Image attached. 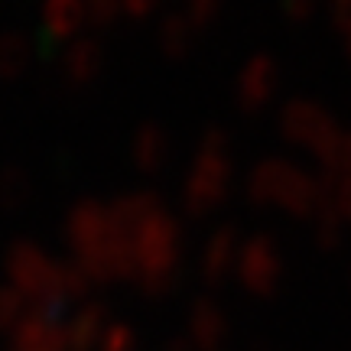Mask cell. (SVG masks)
<instances>
[{"mask_svg": "<svg viewBox=\"0 0 351 351\" xmlns=\"http://www.w3.org/2000/svg\"><path fill=\"white\" fill-rule=\"evenodd\" d=\"M283 10H287L289 20L302 23V20H306V16L315 10V0H283Z\"/></svg>", "mask_w": 351, "mask_h": 351, "instance_id": "cell-7", "label": "cell"}, {"mask_svg": "<svg viewBox=\"0 0 351 351\" xmlns=\"http://www.w3.org/2000/svg\"><path fill=\"white\" fill-rule=\"evenodd\" d=\"M276 88V69L270 59H254L247 69H244V75H241V101L247 104V108H257V104H267V98L274 95Z\"/></svg>", "mask_w": 351, "mask_h": 351, "instance_id": "cell-3", "label": "cell"}, {"mask_svg": "<svg viewBox=\"0 0 351 351\" xmlns=\"http://www.w3.org/2000/svg\"><path fill=\"white\" fill-rule=\"evenodd\" d=\"M332 23L339 29L351 26V0H332Z\"/></svg>", "mask_w": 351, "mask_h": 351, "instance_id": "cell-8", "label": "cell"}, {"mask_svg": "<svg viewBox=\"0 0 351 351\" xmlns=\"http://www.w3.org/2000/svg\"><path fill=\"white\" fill-rule=\"evenodd\" d=\"M326 114L319 111L315 104H309V101H296V104H289L287 111H283V134H287L289 140H300V143H306V137L315 130V124L322 121Z\"/></svg>", "mask_w": 351, "mask_h": 351, "instance_id": "cell-4", "label": "cell"}, {"mask_svg": "<svg viewBox=\"0 0 351 351\" xmlns=\"http://www.w3.org/2000/svg\"><path fill=\"white\" fill-rule=\"evenodd\" d=\"M276 199L283 202L289 212H296V215L315 212V205H319V186H315L306 173H300V169L287 166L283 182H280V195H276Z\"/></svg>", "mask_w": 351, "mask_h": 351, "instance_id": "cell-2", "label": "cell"}, {"mask_svg": "<svg viewBox=\"0 0 351 351\" xmlns=\"http://www.w3.org/2000/svg\"><path fill=\"white\" fill-rule=\"evenodd\" d=\"M341 36H345V52L351 56V26H345V29H341Z\"/></svg>", "mask_w": 351, "mask_h": 351, "instance_id": "cell-11", "label": "cell"}, {"mask_svg": "<svg viewBox=\"0 0 351 351\" xmlns=\"http://www.w3.org/2000/svg\"><path fill=\"white\" fill-rule=\"evenodd\" d=\"M241 280L254 289V293H270L283 276V261L274 251V244L267 238L251 241L244 254H241Z\"/></svg>", "mask_w": 351, "mask_h": 351, "instance_id": "cell-1", "label": "cell"}, {"mask_svg": "<svg viewBox=\"0 0 351 351\" xmlns=\"http://www.w3.org/2000/svg\"><path fill=\"white\" fill-rule=\"evenodd\" d=\"M82 16H85V0H49L46 7V23L59 36L72 33L82 23Z\"/></svg>", "mask_w": 351, "mask_h": 351, "instance_id": "cell-5", "label": "cell"}, {"mask_svg": "<svg viewBox=\"0 0 351 351\" xmlns=\"http://www.w3.org/2000/svg\"><path fill=\"white\" fill-rule=\"evenodd\" d=\"M225 335V326H221V315L215 313V309H202L195 315V339L202 341V348H218V341Z\"/></svg>", "mask_w": 351, "mask_h": 351, "instance_id": "cell-6", "label": "cell"}, {"mask_svg": "<svg viewBox=\"0 0 351 351\" xmlns=\"http://www.w3.org/2000/svg\"><path fill=\"white\" fill-rule=\"evenodd\" d=\"M156 3V0H121V10H130V13H147Z\"/></svg>", "mask_w": 351, "mask_h": 351, "instance_id": "cell-10", "label": "cell"}, {"mask_svg": "<svg viewBox=\"0 0 351 351\" xmlns=\"http://www.w3.org/2000/svg\"><path fill=\"white\" fill-rule=\"evenodd\" d=\"M189 10H192L195 20H208L218 10V0H189Z\"/></svg>", "mask_w": 351, "mask_h": 351, "instance_id": "cell-9", "label": "cell"}]
</instances>
